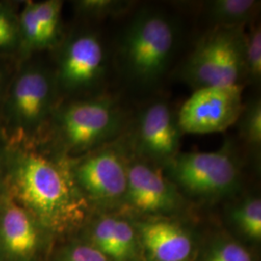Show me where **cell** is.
Wrapping results in <instances>:
<instances>
[{"label":"cell","instance_id":"cell-1","mask_svg":"<svg viewBox=\"0 0 261 261\" xmlns=\"http://www.w3.org/2000/svg\"><path fill=\"white\" fill-rule=\"evenodd\" d=\"M4 188L46 230L64 231L87 217L89 202L75 185L69 160L40 143H8Z\"/></svg>","mask_w":261,"mask_h":261},{"label":"cell","instance_id":"cell-2","mask_svg":"<svg viewBox=\"0 0 261 261\" xmlns=\"http://www.w3.org/2000/svg\"><path fill=\"white\" fill-rule=\"evenodd\" d=\"M55 71L32 58L19 62L0 103L8 143L38 144L60 101Z\"/></svg>","mask_w":261,"mask_h":261},{"label":"cell","instance_id":"cell-3","mask_svg":"<svg viewBox=\"0 0 261 261\" xmlns=\"http://www.w3.org/2000/svg\"><path fill=\"white\" fill-rule=\"evenodd\" d=\"M122 115L109 98H84L60 102L39 143L67 159L98 149L121 130Z\"/></svg>","mask_w":261,"mask_h":261},{"label":"cell","instance_id":"cell-4","mask_svg":"<svg viewBox=\"0 0 261 261\" xmlns=\"http://www.w3.org/2000/svg\"><path fill=\"white\" fill-rule=\"evenodd\" d=\"M176 44L172 19L158 11H140L122 36L119 56L125 75L140 86L157 84L168 71Z\"/></svg>","mask_w":261,"mask_h":261},{"label":"cell","instance_id":"cell-5","mask_svg":"<svg viewBox=\"0 0 261 261\" xmlns=\"http://www.w3.org/2000/svg\"><path fill=\"white\" fill-rule=\"evenodd\" d=\"M179 75L195 90L241 84L246 77L243 28H215L206 33L181 66Z\"/></svg>","mask_w":261,"mask_h":261},{"label":"cell","instance_id":"cell-6","mask_svg":"<svg viewBox=\"0 0 261 261\" xmlns=\"http://www.w3.org/2000/svg\"><path fill=\"white\" fill-rule=\"evenodd\" d=\"M164 166L168 180L192 196L221 198L240 185L238 163L226 144L215 152H179Z\"/></svg>","mask_w":261,"mask_h":261},{"label":"cell","instance_id":"cell-7","mask_svg":"<svg viewBox=\"0 0 261 261\" xmlns=\"http://www.w3.org/2000/svg\"><path fill=\"white\" fill-rule=\"evenodd\" d=\"M57 54L55 70L60 96L85 93L103 80L107 69V55L97 33L76 31L63 38Z\"/></svg>","mask_w":261,"mask_h":261},{"label":"cell","instance_id":"cell-8","mask_svg":"<svg viewBox=\"0 0 261 261\" xmlns=\"http://www.w3.org/2000/svg\"><path fill=\"white\" fill-rule=\"evenodd\" d=\"M68 160L75 185L88 202L103 205L124 201L128 164L117 148L102 146Z\"/></svg>","mask_w":261,"mask_h":261},{"label":"cell","instance_id":"cell-9","mask_svg":"<svg viewBox=\"0 0 261 261\" xmlns=\"http://www.w3.org/2000/svg\"><path fill=\"white\" fill-rule=\"evenodd\" d=\"M242 85H213L196 89L177 114L183 134L206 135L227 130L243 110Z\"/></svg>","mask_w":261,"mask_h":261},{"label":"cell","instance_id":"cell-10","mask_svg":"<svg viewBox=\"0 0 261 261\" xmlns=\"http://www.w3.org/2000/svg\"><path fill=\"white\" fill-rule=\"evenodd\" d=\"M45 230L5 188L0 192V261H34Z\"/></svg>","mask_w":261,"mask_h":261},{"label":"cell","instance_id":"cell-11","mask_svg":"<svg viewBox=\"0 0 261 261\" xmlns=\"http://www.w3.org/2000/svg\"><path fill=\"white\" fill-rule=\"evenodd\" d=\"M60 0L27 1L19 10V45L17 61L22 62L38 53L55 49L63 40Z\"/></svg>","mask_w":261,"mask_h":261},{"label":"cell","instance_id":"cell-12","mask_svg":"<svg viewBox=\"0 0 261 261\" xmlns=\"http://www.w3.org/2000/svg\"><path fill=\"white\" fill-rule=\"evenodd\" d=\"M183 133L177 115L165 102H155L140 113L136 130V147L140 155L166 165L179 153Z\"/></svg>","mask_w":261,"mask_h":261},{"label":"cell","instance_id":"cell-13","mask_svg":"<svg viewBox=\"0 0 261 261\" xmlns=\"http://www.w3.org/2000/svg\"><path fill=\"white\" fill-rule=\"evenodd\" d=\"M178 189L159 170L144 162L128 164V186L124 201L147 214L171 213L181 206Z\"/></svg>","mask_w":261,"mask_h":261},{"label":"cell","instance_id":"cell-14","mask_svg":"<svg viewBox=\"0 0 261 261\" xmlns=\"http://www.w3.org/2000/svg\"><path fill=\"white\" fill-rule=\"evenodd\" d=\"M136 230L147 261H189L194 252L191 234L171 221L140 222Z\"/></svg>","mask_w":261,"mask_h":261},{"label":"cell","instance_id":"cell-15","mask_svg":"<svg viewBox=\"0 0 261 261\" xmlns=\"http://www.w3.org/2000/svg\"><path fill=\"white\" fill-rule=\"evenodd\" d=\"M90 242L111 261H138L140 241L136 228L125 219L103 215L89 227Z\"/></svg>","mask_w":261,"mask_h":261},{"label":"cell","instance_id":"cell-16","mask_svg":"<svg viewBox=\"0 0 261 261\" xmlns=\"http://www.w3.org/2000/svg\"><path fill=\"white\" fill-rule=\"evenodd\" d=\"M260 1L214 0L207 4V17L214 28H243L257 14Z\"/></svg>","mask_w":261,"mask_h":261},{"label":"cell","instance_id":"cell-17","mask_svg":"<svg viewBox=\"0 0 261 261\" xmlns=\"http://www.w3.org/2000/svg\"><path fill=\"white\" fill-rule=\"evenodd\" d=\"M234 225L253 241L261 239V200L258 196H248L230 212Z\"/></svg>","mask_w":261,"mask_h":261},{"label":"cell","instance_id":"cell-18","mask_svg":"<svg viewBox=\"0 0 261 261\" xmlns=\"http://www.w3.org/2000/svg\"><path fill=\"white\" fill-rule=\"evenodd\" d=\"M19 45V9L14 3L0 1V57L17 60Z\"/></svg>","mask_w":261,"mask_h":261},{"label":"cell","instance_id":"cell-19","mask_svg":"<svg viewBox=\"0 0 261 261\" xmlns=\"http://www.w3.org/2000/svg\"><path fill=\"white\" fill-rule=\"evenodd\" d=\"M239 130L244 140L254 150L259 151L261 145V102L255 98L243 107L238 118Z\"/></svg>","mask_w":261,"mask_h":261},{"label":"cell","instance_id":"cell-20","mask_svg":"<svg viewBox=\"0 0 261 261\" xmlns=\"http://www.w3.org/2000/svg\"><path fill=\"white\" fill-rule=\"evenodd\" d=\"M72 3L79 16L95 19L119 15L133 5L130 1L120 0H76Z\"/></svg>","mask_w":261,"mask_h":261},{"label":"cell","instance_id":"cell-21","mask_svg":"<svg viewBox=\"0 0 261 261\" xmlns=\"http://www.w3.org/2000/svg\"><path fill=\"white\" fill-rule=\"evenodd\" d=\"M245 70L246 77L254 83L261 79V30L260 25L252 27L245 34Z\"/></svg>","mask_w":261,"mask_h":261},{"label":"cell","instance_id":"cell-22","mask_svg":"<svg viewBox=\"0 0 261 261\" xmlns=\"http://www.w3.org/2000/svg\"><path fill=\"white\" fill-rule=\"evenodd\" d=\"M203 261H254L251 252L240 243L221 239L212 244Z\"/></svg>","mask_w":261,"mask_h":261},{"label":"cell","instance_id":"cell-23","mask_svg":"<svg viewBox=\"0 0 261 261\" xmlns=\"http://www.w3.org/2000/svg\"><path fill=\"white\" fill-rule=\"evenodd\" d=\"M58 261H111L89 243H76L67 247Z\"/></svg>","mask_w":261,"mask_h":261},{"label":"cell","instance_id":"cell-24","mask_svg":"<svg viewBox=\"0 0 261 261\" xmlns=\"http://www.w3.org/2000/svg\"><path fill=\"white\" fill-rule=\"evenodd\" d=\"M18 65L16 58L0 57V103Z\"/></svg>","mask_w":261,"mask_h":261},{"label":"cell","instance_id":"cell-25","mask_svg":"<svg viewBox=\"0 0 261 261\" xmlns=\"http://www.w3.org/2000/svg\"><path fill=\"white\" fill-rule=\"evenodd\" d=\"M7 140L4 132L0 126V192L4 189L5 171H6V155H7Z\"/></svg>","mask_w":261,"mask_h":261}]
</instances>
